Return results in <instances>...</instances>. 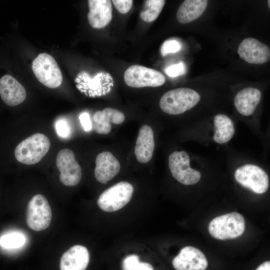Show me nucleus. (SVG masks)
<instances>
[{"instance_id":"nucleus-1","label":"nucleus","mask_w":270,"mask_h":270,"mask_svg":"<svg viewBox=\"0 0 270 270\" xmlns=\"http://www.w3.org/2000/svg\"><path fill=\"white\" fill-rule=\"evenodd\" d=\"M200 100L199 94L188 88H180L164 93L160 100L162 110L170 114H179L196 106Z\"/></svg>"},{"instance_id":"nucleus-2","label":"nucleus","mask_w":270,"mask_h":270,"mask_svg":"<svg viewBox=\"0 0 270 270\" xmlns=\"http://www.w3.org/2000/svg\"><path fill=\"white\" fill-rule=\"evenodd\" d=\"M49 138L40 133L34 134L21 142L16 147L14 156L18 161L25 164L38 162L50 148Z\"/></svg>"},{"instance_id":"nucleus-3","label":"nucleus","mask_w":270,"mask_h":270,"mask_svg":"<svg viewBox=\"0 0 270 270\" xmlns=\"http://www.w3.org/2000/svg\"><path fill=\"white\" fill-rule=\"evenodd\" d=\"M245 227L243 216L238 212H232L212 220L208 229L210 234L214 238L226 240L240 236L244 234Z\"/></svg>"},{"instance_id":"nucleus-4","label":"nucleus","mask_w":270,"mask_h":270,"mask_svg":"<svg viewBox=\"0 0 270 270\" xmlns=\"http://www.w3.org/2000/svg\"><path fill=\"white\" fill-rule=\"evenodd\" d=\"M32 70L40 82L48 88H56L62 83V76L58 66L48 54H39L32 62Z\"/></svg>"},{"instance_id":"nucleus-5","label":"nucleus","mask_w":270,"mask_h":270,"mask_svg":"<svg viewBox=\"0 0 270 270\" xmlns=\"http://www.w3.org/2000/svg\"><path fill=\"white\" fill-rule=\"evenodd\" d=\"M52 218V210L46 198L40 194L33 196L26 209L28 226L34 231H42L48 228Z\"/></svg>"},{"instance_id":"nucleus-6","label":"nucleus","mask_w":270,"mask_h":270,"mask_svg":"<svg viewBox=\"0 0 270 270\" xmlns=\"http://www.w3.org/2000/svg\"><path fill=\"white\" fill-rule=\"evenodd\" d=\"M134 188L127 182H120L104 190L97 202L102 210L113 212L124 206L130 200Z\"/></svg>"},{"instance_id":"nucleus-7","label":"nucleus","mask_w":270,"mask_h":270,"mask_svg":"<svg viewBox=\"0 0 270 270\" xmlns=\"http://www.w3.org/2000/svg\"><path fill=\"white\" fill-rule=\"evenodd\" d=\"M234 178L240 185L254 193L262 194L269 187V179L266 172L260 166L246 164L235 171Z\"/></svg>"},{"instance_id":"nucleus-8","label":"nucleus","mask_w":270,"mask_h":270,"mask_svg":"<svg viewBox=\"0 0 270 270\" xmlns=\"http://www.w3.org/2000/svg\"><path fill=\"white\" fill-rule=\"evenodd\" d=\"M124 80L126 85L136 88L158 87L166 82L164 75L158 70L140 65H132L126 70Z\"/></svg>"},{"instance_id":"nucleus-9","label":"nucleus","mask_w":270,"mask_h":270,"mask_svg":"<svg viewBox=\"0 0 270 270\" xmlns=\"http://www.w3.org/2000/svg\"><path fill=\"white\" fill-rule=\"evenodd\" d=\"M168 166L172 176L184 185H192L199 182L201 174L190 166V158L184 151H175L168 157Z\"/></svg>"},{"instance_id":"nucleus-10","label":"nucleus","mask_w":270,"mask_h":270,"mask_svg":"<svg viewBox=\"0 0 270 270\" xmlns=\"http://www.w3.org/2000/svg\"><path fill=\"white\" fill-rule=\"evenodd\" d=\"M56 164L60 172V180L63 184L75 186L80 182L82 169L72 150L64 148L60 150L56 156Z\"/></svg>"},{"instance_id":"nucleus-11","label":"nucleus","mask_w":270,"mask_h":270,"mask_svg":"<svg viewBox=\"0 0 270 270\" xmlns=\"http://www.w3.org/2000/svg\"><path fill=\"white\" fill-rule=\"evenodd\" d=\"M238 53L242 60L252 64H262L270 59V49L258 40L248 38L240 44Z\"/></svg>"},{"instance_id":"nucleus-12","label":"nucleus","mask_w":270,"mask_h":270,"mask_svg":"<svg viewBox=\"0 0 270 270\" xmlns=\"http://www.w3.org/2000/svg\"><path fill=\"white\" fill-rule=\"evenodd\" d=\"M172 264L176 270H206L208 266L203 252L192 246L183 248L174 258Z\"/></svg>"},{"instance_id":"nucleus-13","label":"nucleus","mask_w":270,"mask_h":270,"mask_svg":"<svg viewBox=\"0 0 270 270\" xmlns=\"http://www.w3.org/2000/svg\"><path fill=\"white\" fill-rule=\"evenodd\" d=\"M120 168L119 161L110 152H103L96 158L94 176L99 182L106 184L118 174Z\"/></svg>"},{"instance_id":"nucleus-14","label":"nucleus","mask_w":270,"mask_h":270,"mask_svg":"<svg viewBox=\"0 0 270 270\" xmlns=\"http://www.w3.org/2000/svg\"><path fill=\"white\" fill-rule=\"evenodd\" d=\"M0 96L2 100L10 106L22 103L26 98L24 87L14 77L6 74L0 78Z\"/></svg>"},{"instance_id":"nucleus-15","label":"nucleus","mask_w":270,"mask_h":270,"mask_svg":"<svg viewBox=\"0 0 270 270\" xmlns=\"http://www.w3.org/2000/svg\"><path fill=\"white\" fill-rule=\"evenodd\" d=\"M90 261L88 249L81 245L70 248L60 260V270H86Z\"/></svg>"},{"instance_id":"nucleus-16","label":"nucleus","mask_w":270,"mask_h":270,"mask_svg":"<svg viewBox=\"0 0 270 270\" xmlns=\"http://www.w3.org/2000/svg\"><path fill=\"white\" fill-rule=\"evenodd\" d=\"M88 19L94 28H101L108 25L112 18V2L110 0H88Z\"/></svg>"},{"instance_id":"nucleus-17","label":"nucleus","mask_w":270,"mask_h":270,"mask_svg":"<svg viewBox=\"0 0 270 270\" xmlns=\"http://www.w3.org/2000/svg\"><path fill=\"white\" fill-rule=\"evenodd\" d=\"M124 120V114L120 111L110 108H106L102 110L96 111L94 114V128L98 134H106L111 130L112 123L120 124H122Z\"/></svg>"},{"instance_id":"nucleus-18","label":"nucleus","mask_w":270,"mask_h":270,"mask_svg":"<svg viewBox=\"0 0 270 270\" xmlns=\"http://www.w3.org/2000/svg\"><path fill=\"white\" fill-rule=\"evenodd\" d=\"M154 144L152 128L148 125L142 126L140 129L134 148L136 157L140 162L146 163L151 160Z\"/></svg>"},{"instance_id":"nucleus-19","label":"nucleus","mask_w":270,"mask_h":270,"mask_svg":"<svg viewBox=\"0 0 270 270\" xmlns=\"http://www.w3.org/2000/svg\"><path fill=\"white\" fill-rule=\"evenodd\" d=\"M262 96L260 91L256 88L247 87L240 90L236 94L234 106L242 115L248 116L255 111Z\"/></svg>"},{"instance_id":"nucleus-20","label":"nucleus","mask_w":270,"mask_h":270,"mask_svg":"<svg viewBox=\"0 0 270 270\" xmlns=\"http://www.w3.org/2000/svg\"><path fill=\"white\" fill-rule=\"evenodd\" d=\"M208 4V1L206 0H184L177 10V20L182 24L194 21L202 15Z\"/></svg>"},{"instance_id":"nucleus-21","label":"nucleus","mask_w":270,"mask_h":270,"mask_svg":"<svg viewBox=\"0 0 270 270\" xmlns=\"http://www.w3.org/2000/svg\"><path fill=\"white\" fill-rule=\"evenodd\" d=\"M214 133L213 139L219 144H223L230 141L232 138L234 126L232 120L224 114H218L214 118Z\"/></svg>"},{"instance_id":"nucleus-22","label":"nucleus","mask_w":270,"mask_h":270,"mask_svg":"<svg viewBox=\"0 0 270 270\" xmlns=\"http://www.w3.org/2000/svg\"><path fill=\"white\" fill-rule=\"evenodd\" d=\"M165 2L164 0H145L143 10L140 12V18L146 22L154 21L160 15Z\"/></svg>"},{"instance_id":"nucleus-23","label":"nucleus","mask_w":270,"mask_h":270,"mask_svg":"<svg viewBox=\"0 0 270 270\" xmlns=\"http://www.w3.org/2000/svg\"><path fill=\"white\" fill-rule=\"evenodd\" d=\"M25 242V236L18 232H11L0 237V246L6 249L18 248L22 246Z\"/></svg>"},{"instance_id":"nucleus-24","label":"nucleus","mask_w":270,"mask_h":270,"mask_svg":"<svg viewBox=\"0 0 270 270\" xmlns=\"http://www.w3.org/2000/svg\"><path fill=\"white\" fill-rule=\"evenodd\" d=\"M122 270H154L149 263L140 261L136 254H130L126 256L122 262Z\"/></svg>"},{"instance_id":"nucleus-25","label":"nucleus","mask_w":270,"mask_h":270,"mask_svg":"<svg viewBox=\"0 0 270 270\" xmlns=\"http://www.w3.org/2000/svg\"><path fill=\"white\" fill-rule=\"evenodd\" d=\"M182 48L181 44L176 40H170L165 41L160 48V52L162 56L169 54L176 53Z\"/></svg>"},{"instance_id":"nucleus-26","label":"nucleus","mask_w":270,"mask_h":270,"mask_svg":"<svg viewBox=\"0 0 270 270\" xmlns=\"http://www.w3.org/2000/svg\"><path fill=\"white\" fill-rule=\"evenodd\" d=\"M54 127L58 135L60 137L66 138L70 136V127L65 119L58 120L55 122Z\"/></svg>"},{"instance_id":"nucleus-27","label":"nucleus","mask_w":270,"mask_h":270,"mask_svg":"<svg viewBox=\"0 0 270 270\" xmlns=\"http://www.w3.org/2000/svg\"><path fill=\"white\" fill-rule=\"evenodd\" d=\"M185 72L186 66L183 62L172 65L168 67L165 70L166 74L171 78H176L183 75Z\"/></svg>"},{"instance_id":"nucleus-28","label":"nucleus","mask_w":270,"mask_h":270,"mask_svg":"<svg viewBox=\"0 0 270 270\" xmlns=\"http://www.w3.org/2000/svg\"><path fill=\"white\" fill-rule=\"evenodd\" d=\"M115 8L121 14H126L130 10L133 0H113L112 1Z\"/></svg>"},{"instance_id":"nucleus-29","label":"nucleus","mask_w":270,"mask_h":270,"mask_svg":"<svg viewBox=\"0 0 270 270\" xmlns=\"http://www.w3.org/2000/svg\"><path fill=\"white\" fill-rule=\"evenodd\" d=\"M80 122L86 132H89L92 128V124L89 114L86 112L82 113L79 116Z\"/></svg>"},{"instance_id":"nucleus-30","label":"nucleus","mask_w":270,"mask_h":270,"mask_svg":"<svg viewBox=\"0 0 270 270\" xmlns=\"http://www.w3.org/2000/svg\"><path fill=\"white\" fill-rule=\"evenodd\" d=\"M256 270H270V262L268 260L262 263Z\"/></svg>"},{"instance_id":"nucleus-31","label":"nucleus","mask_w":270,"mask_h":270,"mask_svg":"<svg viewBox=\"0 0 270 270\" xmlns=\"http://www.w3.org/2000/svg\"><path fill=\"white\" fill-rule=\"evenodd\" d=\"M268 8H270V1L268 0Z\"/></svg>"}]
</instances>
